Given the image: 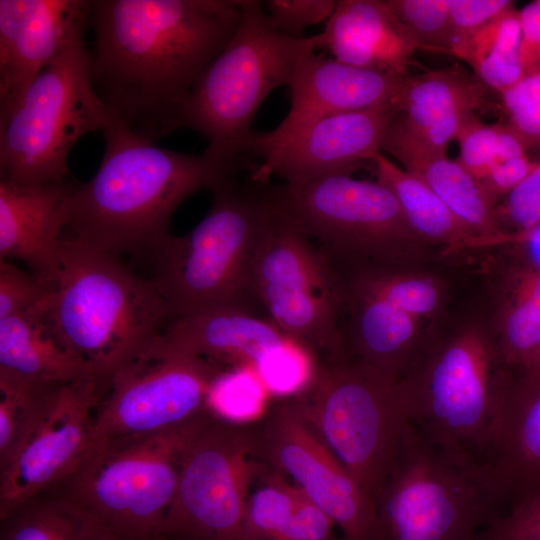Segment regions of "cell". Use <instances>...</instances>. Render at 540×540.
Listing matches in <instances>:
<instances>
[{"label": "cell", "instance_id": "cell-1", "mask_svg": "<svg viewBox=\"0 0 540 540\" xmlns=\"http://www.w3.org/2000/svg\"><path fill=\"white\" fill-rule=\"evenodd\" d=\"M242 16L239 0H93V90L110 119L155 142L180 128L204 69Z\"/></svg>", "mask_w": 540, "mask_h": 540}, {"label": "cell", "instance_id": "cell-2", "mask_svg": "<svg viewBox=\"0 0 540 540\" xmlns=\"http://www.w3.org/2000/svg\"><path fill=\"white\" fill-rule=\"evenodd\" d=\"M105 150L95 175L76 182L65 229L93 248L115 255H149L169 235L175 210L192 194L211 192L236 175L240 162L154 145L112 122L102 130Z\"/></svg>", "mask_w": 540, "mask_h": 540}, {"label": "cell", "instance_id": "cell-3", "mask_svg": "<svg viewBox=\"0 0 540 540\" xmlns=\"http://www.w3.org/2000/svg\"><path fill=\"white\" fill-rule=\"evenodd\" d=\"M51 283L42 309L50 333L104 387L154 346L169 321L151 278L71 236L60 242Z\"/></svg>", "mask_w": 540, "mask_h": 540}, {"label": "cell", "instance_id": "cell-4", "mask_svg": "<svg viewBox=\"0 0 540 540\" xmlns=\"http://www.w3.org/2000/svg\"><path fill=\"white\" fill-rule=\"evenodd\" d=\"M212 194L209 211L190 232L169 235L148 255L169 320L222 305L261 309L253 272L276 214L275 187L234 175Z\"/></svg>", "mask_w": 540, "mask_h": 540}, {"label": "cell", "instance_id": "cell-5", "mask_svg": "<svg viewBox=\"0 0 540 540\" xmlns=\"http://www.w3.org/2000/svg\"><path fill=\"white\" fill-rule=\"evenodd\" d=\"M510 379L497 345L465 329L422 351L398 381L407 424L431 446L484 471Z\"/></svg>", "mask_w": 540, "mask_h": 540}, {"label": "cell", "instance_id": "cell-6", "mask_svg": "<svg viewBox=\"0 0 540 540\" xmlns=\"http://www.w3.org/2000/svg\"><path fill=\"white\" fill-rule=\"evenodd\" d=\"M239 1V26L194 83L180 120V128L207 139L203 153L227 163L240 162L265 98L289 85L301 60L317 48L314 36L292 37L273 27L260 1Z\"/></svg>", "mask_w": 540, "mask_h": 540}, {"label": "cell", "instance_id": "cell-7", "mask_svg": "<svg viewBox=\"0 0 540 540\" xmlns=\"http://www.w3.org/2000/svg\"><path fill=\"white\" fill-rule=\"evenodd\" d=\"M211 414L152 436L99 442L60 483L113 540H163L183 455Z\"/></svg>", "mask_w": 540, "mask_h": 540}, {"label": "cell", "instance_id": "cell-8", "mask_svg": "<svg viewBox=\"0 0 540 540\" xmlns=\"http://www.w3.org/2000/svg\"><path fill=\"white\" fill-rule=\"evenodd\" d=\"M111 123L93 90L90 52L79 42L0 108L1 181L42 185L70 180L67 159L74 144Z\"/></svg>", "mask_w": 540, "mask_h": 540}, {"label": "cell", "instance_id": "cell-9", "mask_svg": "<svg viewBox=\"0 0 540 540\" xmlns=\"http://www.w3.org/2000/svg\"><path fill=\"white\" fill-rule=\"evenodd\" d=\"M291 398L375 501L407 426L398 381L349 356L316 359L311 380Z\"/></svg>", "mask_w": 540, "mask_h": 540}, {"label": "cell", "instance_id": "cell-10", "mask_svg": "<svg viewBox=\"0 0 540 540\" xmlns=\"http://www.w3.org/2000/svg\"><path fill=\"white\" fill-rule=\"evenodd\" d=\"M499 506L482 469L446 455L407 424L375 499V540H477Z\"/></svg>", "mask_w": 540, "mask_h": 540}, {"label": "cell", "instance_id": "cell-11", "mask_svg": "<svg viewBox=\"0 0 540 540\" xmlns=\"http://www.w3.org/2000/svg\"><path fill=\"white\" fill-rule=\"evenodd\" d=\"M282 214L336 269L401 268L417 244L393 192L378 181L328 174L296 187H276Z\"/></svg>", "mask_w": 540, "mask_h": 540}, {"label": "cell", "instance_id": "cell-12", "mask_svg": "<svg viewBox=\"0 0 540 540\" xmlns=\"http://www.w3.org/2000/svg\"><path fill=\"white\" fill-rule=\"evenodd\" d=\"M253 284L261 309L283 334L316 359L344 355L340 276L315 243L282 214L277 199L275 217L257 253Z\"/></svg>", "mask_w": 540, "mask_h": 540}, {"label": "cell", "instance_id": "cell-13", "mask_svg": "<svg viewBox=\"0 0 540 540\" xmlns=\"http://www.w3.org/2000/svg\"><path fill=\"white\" fill-rule=\"evenodd\" d=\"M258 464L252 423L238 424L212 413L183 455L163 540H243Z\"/></svg>", "mask_w": 540, "mask_h": 540}, {"label": "cell", "instance_id": "cell-14", "mask_svg": "<svg viewBox=\"0 0 540 540\" xmlns=\"http://www.w3.org/2000/svg\"><path fill=\"white\" fill-rule=\"evenodd\" d=\"M224 369L201 357L152 347L104 387L95 444L152 436L209 411L211 386Z\"/></svg>", "mask_w": 540, "mask_h": 540}, {"label": "cell", "instance_id": "cell-15", "mask_svg": "<svg viewBox=\"0 0 540 540\" xmlns=\"http://www.w3.org/2000/svg\"><path fill=\"white\" fill-rule=\"evenodd\" d=\"M258 459L291 479L335 524L342 540H375V501L325 445L291 397L252 422Z\"/></svg>", "mask_w": 540, "mask_h": 540}, {"label": "cell", "instance_id": "cell-16", "mask_svg": "<svg viewBox=\"0 0 540 540\" xmlns=\"http://www.w3.org/2000/svg\"><path fill=\"white\" fill-rule=\"evenodd\" d=\"M102 392L96 377L47 385L15 452L0 468V518L78 468L95 444Z\"/></svg>", "mask_w": 540, "mask_h": 540}, {"label": "cell", "instance_id": "cell-17", "mask_svg": "<svg viewBox=\"0 0 540 540\" xmlns=\"http://www.w3.org/2000/svg\"><path fill=\"white\" fill-rule=\"evenodd\" d=\"M396 105L327 115L270 132L251 133L245 153L258 156L251 178L268 182L272 175L296 187L316 178L348 172L380 153L385 129ZM244 153V154H245Z\"/></svg>", "mask_w": 540, "mask_h": 540}, {"label": "cell", "instance_id": "cell-18", "mask_svg": "<svg viewBox=\"0 0 540 540\" xmlns=\"http://www.w3.org/2000/svg\"><path fill=\"white\" fill-rule=\"evenodd\" d=\"M486 102L487 87L460 65L408 75L402 79L398 111L385 129L380 151L403 166L446 156L462 124Z\"/></svg>", "mask_w": 540, "mask_h": 540}, {"label": "cell", "instance_id": "cell-19", "mask_svg": "<svg viewBox=\"0 0 540 540\" xmlns=\"http://www.w3.org/2000/svg\"><path fill=\"white\" fill-rule=\"evenodd\" d=\"M91 1L0 0V108L84 41Z\"/></svg>", "mask_w": 540, "mask_h": 540}, {"label": "cell", "instance_id": "cell-20", "mask_svg": "<svg viewBox=\"0 0 540 540\" xmlns=\"http://www.w3.org/2000/svg\"><path fill=\"white\" fill-rule=\"evenodd\" d=\"M290 340L258 313L222 305L170 319L153 347L201 357L223 368L255 369L267 354Z\"/></svg>", "mask_w": 540, "mask_h": 540}, {"label": "cell", "instance_id": "cell-21", "mask_svg": "<svg viewBox=\"0 0 540 540\" xmlns=\"http://www.w3.org/2000/svg\"><path fill=\"white\" fill-rule=\"evenodd\" d=\"M75 184L72 180L42 185L0 181L1 260H20L43 281L53 280Z\"/></svg>", "mask_w": 540, "mask_h": 540}, {"label": "cell", "instance_id": "cell-22", "mask_svg": "<svg viewBox=\"0 0 540 540\" xmlns=\"http://www.w3.org/2000/svg\"><path fill=\"white\" fill-rule=\"evenodd\" d=\"M317 48L334 59L361 68L406 77L418 46L395 17L386 0H340L314 35Z\"/></svg>", "mask_w": 540, "mask_h": 540}, {"label": "cell", "instance_id": "cell-23", "mask_svg": "<svg viewBox=\"0 0 540 540\" xmlns=\"http://www.w3.org/2000/svg\"><path fill=\"white\" fill-rule=\"evenodd\" d=\"M403 78L313 52L295 70L289 84L290 110L279 126L291 127L327 115L396 105Z\"/></svg>", "mask_w": 540, "mask_h": 540}, {"label": "cell", "instance_id": "cell-24", "mask_svg": "<svg viewBox=\"0 0 540 540\" xmlns=\"http://www.w3.org/2000/svg\"><path fill=\"white\" fill-rule=\"evenodd\" d=\"M484 471L501 504L540 489V371L511 379Z\"/></svg>", "mask_w": 540, "mask_h": 540}, {"label": "cell", "instance_id": "cell-25", "mask_svg": "<svg viewBox=\"0 0 540 540\" xmlns=\"http://www.w3.org/2000/svg\"><path fill=\"white\" fill-rule=\"evenodd\" d=\"M340 276V275H339ZM343 352L399 381L422 352L417 318L343 279Z\"/></svg>", "mask_w": 540, "mask_h": 540}, {"label": "cell", "instance_id": "cell-26", "mask_svg": "<svg viewBox=\"0 0 540 540\" xmlns=\"http://www.w3.org/2000/svg\"><path fill=\"white\" fill-rule=\"evenodd\" d=\"M332 520L296 485L259 460L243 540H342Z\"/></svg>", "mask_w": 540, "mask_h": 540}, {"label": "cell", "instance_id": "cell-27", "mask_svg": "<svg viewBox=\"0 0 540 540\" xmlns=\"http://www.w3.org/2000/svg\"><path fill=\"white\" fill-rule=\"evenodd\" d=\"M0 374L44 383L96 377L53 337L42 306L0 319Z\"/></svg>", "mask_w": 540, "mask_h": 540}, {"label": "cell", "instance_id": "cell-28", "mask_svg": "<svg viewBox=\"0 0 540 540\" xmlns=\"http://www.w3.org/2000/svg\"><path fill=\"white\" fill-rule=\"evenodd\" d=\"M378 182L390 189L418 237L453 250L495 245L464 223L417 176L378 153L371 161Z\"/></svg>", "mask_w": 540, "mask_h": 540}, {"label": "cell", "instance_id": "cell-29", "mask_svg": "<svg viewBox=\"0 0 540 540\" xmlns=\"http://www.w3.org/2000/svg\"><path fill=\"white\" fill-rule=\"evenodd\" d=\"M0 540H113L59 482L0 518Z\"/></svg>", "mask_w": 540, "mask_h": 540}, {"label": "cell", "instance_id": "cell-30", "mask_svg": "<svg viewBox=\"0 0 540 540\" xmlns=\"http://www.w3.org/2000/svg\"><path fill=\"white\" fill-rule=\"evenodd\" d=\"M403 169L421 179L464 223L495 245L513 242L500 226L497 204L457 160L447 156L419 158Z\"/></svg>", "mask_w": 540, "mask_h": 540}, {"label": "cell", "instance_id": "cell-31", "mask_svg": "<svg viewBox=\"0 0 540 540\" xmlns=\"http://www.w3.org/2000/svg\"><path fill=\"white\" fill-rule=\"evenodd\" d=\"M450 54L465 62L486 87L500 94L515 85L524 77L519 10L515 4L456 45Z\"/></svg>", "mask_w": 540, "mask_h": 540}, {"label": "cell", "instance_id": "cell-32", "mask_svg": "<svg viewBox=\"0 0 540 540\" xmlns=\"http://www.w3.org/2000/svg\"><path fill=\"white\" fill-rule=\"evenodd\" d=\"M513 285L497 347L508 369L524 373L540 360V268L524 272Z\"/></svg>", "mask_w": 540, "mask_h": 540}, {"label": "cell", "instance_id": "cell-33", "mask_svg": "<svg viewBox=\"0 0 540 540\" xmlns=\"http://www.w3.org/2000/svg\"><path fill=\"white\" fill-rule=\"evenodd\" d=\"M270 396L253 367L226 368L211 386L208 409L227 421L249 424L266 413Z\"/></svg>", "mask_w": 540, "mask_h": 540}, {"label": "cell", "instance_id": "cell-34", "mask_svg": "<svg viewBox=\"0 0 540 540\" xmlns=\"http://www.w3.org/2000/svg\"><path fill=\"white\" fill-rule=\"evenodd\" d=\"M455 140L459 145L457 162L475 179L499 161L527 154L506 124H486L476 113L465 120Z\"/></svg>", "mask_w": 540, "mask_h": 540}, {"label": "cell", "instance_id": "cell-35", "mask_svg": "<svg viewBox=\"0 0 540 540\" xmlns=\"http://www.w3.org/2000/svg\"><path fill=\"white\" fill-rule=\"evenodd\" d=\"M48 384L0 374V468L16 450Z\"/></svg>", "mask_w": 540, "mask_h": 540}, {"label": "cell", "instance_id": "cell-36", "mask_svg": "<svg viewBox=\"0 0 540 540\" xmlns=\"http://www.w3.org/2000/svg\"><path fill=\"white\" fill-rule=\"evenodd\" d=\"M420 50L450 53L451 0H386Z\"/></svg>", "mask_w": 540, "mask_h": 540}, {"label": "cell", "instance_id": "cell-37", "mask_svg": "<svg viewBox=\"0 0 540 540\" xmlns=\"http://www.w3.org/2000/svg\"><path fill=\"white\" fill-rule=\"evenodd\" d=\"M316 357L294 340L267 354L255 370L271 396L288 398L302 391L311 380Z\"/></svg>", "mask_w": 540, "mask_h": 540}, {"label": "cell", "instance_id": "cell-38", "mask_svg": "<svg viewBox=\"0 0 540 540\" xmlns=\"http://www.w3.org/2000/svg\"><path fill=\"white\" fill-rule=\"evenodd\" d=\"M506 124L528 152L540 153V72L525 75L501 94Z\"/></svg>", "mask_w": 540, "mask_h": 540}, {"label": "cell", "instance_id": "cell-39", "mask_svg": "<svg viewBox=\"0 0 540 540\" xmlns=\"http://www.w3.org/2000/svg\"><path fill=\"white\" fill-rule=\"evenodd\" d=\"M51 291V282L19 269L8 260L0 261V319L42 306Z\"/></svg>", "mask_w": 540, "mask_h": 540}, {"label": "cell", "instance_id": "cell-40", "mask_svg": "<svg viewBox=\"0 0 540 540\" xmlns=\"http://www.w3.org/2000/svg\"><path fill=\"white\" fill-rule=\"evenodd\" d=\"M497 216L502 229L503 223L512 228L515 241L540 224V161L503 204L497 205Z\"/></svg>", "mask_w": 540, "mask_h": 540}, {"label": "cell", "instance_id": "cell-41", "mask_svg": "<svg viewBox=\"0 0 540 540\" xmlns=\"http://www.w3.org/2000/svg\"><path fill=\"white\" fill-rule=\"evenodd\" d=\"M477 540H540V489L511 504Z\"/></svg>", "mask_w": 540, "mask_h": 540}, {"label": "cell", "instance_id": "cell-42", "mask_svg": "<svg viewBox=\"0 0 540 540\" xmlns=\"http://www.w3.org/2000/svg\"><path fill=\"white\" fill-rule=\"evenodd\" d=\"M265 3L273 27L288 36L303 37V31L308 26L330 18L337 1L269 0Z\"/></svg>", "mask_w": 540, "mask_h": 540}, {"label": "cell", "instance_id": "cell-43", "mask_svg": "<svg viewBox=\"0 0 540 540\" xmlns=\"http://www.w3.org/2000/svg\"><path fill=\"white\" fill-rule=\"evenodd\" d=\"M513 4L514 2L509 0H451L450 53L456 45L491 22Z\"/></svg>", "mask_w": 540, "mask_h": 540}, {"label": "cell", "instance_id": "cell-44", "mask_svg": "<svg viewBox=\"0 0 540 540\" xmlns=\"http://www.w3.org/2000/svg\"><path fill=\"white\" fill-rule=\"evenodd\" d=\"M527 154L499 161L488 167L476 180L486 194L497 204L520 184L538 165Z\"/></svg>", "mask_w": 540, "mask_h": 540}, {"label": "cell", "instance_id": "cell-45", "mask_svg": "<svg viewBox=\"0 0 540 540\" xmlns=\"http://www.w3.org/2000/svg\"><path fill=\"white\" fill-rule=\"evenodd\" d=\"M520 59L525 75L540 72V0L519 10Z\"/></svg>", "mask_w": 540, "mask_h": 540}, {"label": "cell", "instance_id": "cell-46", "mask_svg": "<svg viewBox=\"0 0 540 540\" xmlns=\"http://www.w3.org/2000/svg\"><path fill=\"white\" fill-rule=\"evenodd\" d=\"M518 241H524L528 244L535 266L540 268V224L530 232L519 237Z\"/></svg>", "mask_w": 540, "mask_h": 540}, {"label": "cell", "instance_id": "cell-47", "mask_svg": "<svg viewBox=\"0 0 540 540\" xmlns=\"http://www.w3.org/2000/svg\"><path fill=\"white\" fill-rule=\"evenodd\" d=\"M539 365H540V360H539L538 364L532 370L536 369ZM532 370H530V371H532Z\"/></svg>", "mask_w": 540, "mask_h": 540}]
</instances>
